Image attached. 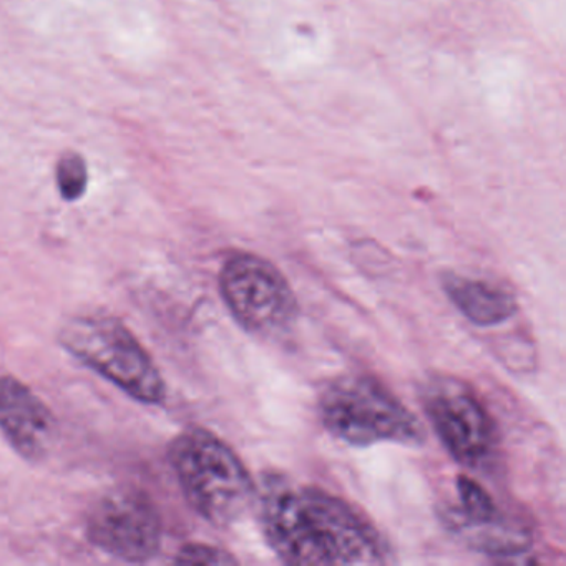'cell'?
<instances>
[{"label":"cell","instance_id":"6da1fadb","mask_svg":"<svg viewBox=\"0 0 566 566\" xmlns=\"http://www.w3.org/2000/svg\"><path fill=\"white\" fill-rule=\"evenodd\" d=\"M258 499L264 538L287 565H382L392 559L376 526L326 490L266 473Z\"/></svg>","mask_w":566,"mask_h":566},{"label":"cell","instance_id":"7a4b0ae2","mask_svg":"<svg viewBox=\"0 0 566 566\" xmlns=\"http://www.w3.org/2000/svg\"><path fill=\"white\" fill-rule=\"evenodd\" d=\"M168 460L188 505L214 528L240 522L258 499L240 457L208 430L180 433L168 449Z\"/></svg>","mask_w":566,"mask_h":566},{"label":"cell","instance_id":"3957f363","mask_svg":"<svg viewBox=\"0 0 566 566\" xmlns=\"http://www.w3.org/2000/svg\"><path fill=\"white\" fill-rule=\"evenodd\" d=\"M317 409L324 429L350 447H422L427 440L419 417L369 374L337 377L321 394Z\"/></svg>","mask_w":566,"mask_h":566},{"label":"cell","instance_id":"277c9868","mask_svg":"<svg viewBox=\"0 0 566 566\" xmlns=\"http://www.w3.org/2000/svg\"><path fill=\"white\" fill-rule=\"evenodd\" d=\"M59 343L137 402L161 406L167 399L164 377L150 354L117 317H72L62 326Z\"/></svg>","mask_w":566,"mask_h":566},{"label":"cell","instance_id":"5b68a950","mask_svg":"<svg viewBox=\"0 0 566 566\" xmlns=\"http://www.w3.org/2000/svg\"><path fill=\"white\" fill-rule=\"evenodd\" d=\"M218 284L224 306L247 333L280 339L296 327V294L266 258L247 251L230 254L221 266Z\"/></svg>","mask_w":566,"mask_h":566},{"label":"cell","instance_id":"8992f818","mask_svg":"<svg viewBox=\"0 0 566 566\" xmlns=\"http://www.w3.org/2000/svg\"><path fill=\"white\" fill-rule=\"evenodd\" d=\"M423 412L443 449L470 472H490L500 459V432L472 387L433 376L422 386Z\"/></svg>","mask_w":566,"mask_h":566},{"label":"cell","instance_id":"52a82bcc","mask_svg":"<svg viewBox=\"0 0 566 566\" xmlns=\"http://www.w3.org/2000/svg\"><path fill=\"white\" fill-rule=\"evenodd\" d=\"M85 532L92 545L127 563H147L161 548V516L138 486L108 490L88 510Z\"/></svg>","mask_w":566,"mask_h":566},{"label":"cell","instance_id":"ba28073f","mask_svg":"<svg viewBox=\"0 0 566 566\" xmlns=\"http://www.w3.org/2000/svg\"><path fill=\"white\" fill-rule=\"evenodd\" d=\"M459 506L449 509L447 525L473 552L493 558L513 559L526 555L533 545L528 526L503 515L493 496L469 475L455 480Z\"/></svg>","mask_w":566,"mask_h":566},{"label":"cell","instance_id":"9c48e42d","mask_svg":"<svg viewBox=\"0 0 566 566\" xmlns=\"http://www.w3.org/2000/svg\"><path fill=\"white\" fill-rule=\"evenodd\" d=\"M0 432L28 462L48 459L57 440V420L22 380L0 376Z\"/></svg>","mask_w":566,"mask_h":566},{"label":"cell","instance_id":"30bf717a","mask_svg":"<svg viewBox=\"0 0 566 566\" xmlns=\"http://www.w3.org/2000/svg\"><path fill=\"white\" fill-rule=\"evenodd\" d=\"M440 287L455 310L476 327H495L506 323L518 311L515 294L482 277L446 273Z\"/></svg>","mask_w":566,"mask_h":566},{"label":"cell","instance_id":"8fae6325","mask_svg":"<svg viewBox=\"0 0 566 566\" xmlns=\"http://www.w3.org/2000/svg\"><path fill=\"white\" fill-rule=\"evenodd\" d=\"M88 171L84 158L77 154H67L57 164V187L62 198L77 201L87 190Z\"/></svg>","mask_w":566,"mask_h":566},{"label":"cell","instance_id":"7c38bea8","mask_svg":"<svg viewBox=\"0 0 566 566\" xmlns=\"http://www.w3.org/2000/svg\"><path fill=\"white\" fill-rule=\"evenodd\" d=\"M177 565H237L238 559L224 549L203 543H190L175 556Z\"/></svg>","mask_w":566,"mask_h":566}]
</instances>
